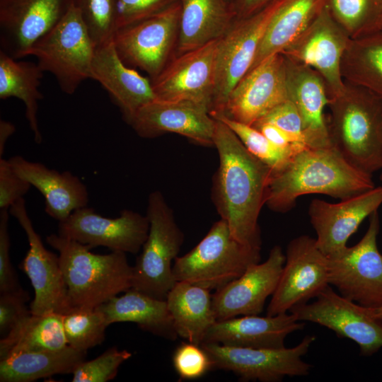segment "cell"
I'll return each instance as SVG.
<instances>
[{
	"label": "cell",
	"instance_id": "obj_1",
	"mask_svg": "<svg viewBox=\"0 0 382 382\" xmlns=\"http://www.w3.org/2000/svg\"><path fill=\"white\" fill-rule=\"evenodd\" d=\"M215 120L214 146L219 166L214 196L218 212L237 241L260 248L258 218L272 170L251 154L224 122Z\"/></svg>",
	"mask_w": 382,
	"mask_h": 382
},
{
	"label": "cell",
	"instance_id": "obj_2",
	"mask_svg": "<svg viewBox=\"0 0 382 382\" xmlns=\"http://www.w3.org/2000/svg\"><path fill=\"white\" fill-rule=\"evenodd\" d=\"M374 187L371 175L352 165L332 144L308 146L282 168L272 172L265 204L274 211L284 212L304 195L323 194L344 199Z\"/></svg>",
	"mask_w": 382,
	"mask_h": 382
},
{
	"label": "cell",
	"instance_id": "obj_3",
	"mask_svg": "<svg viewBox=\"0 0 382 382\" xmlns=\"http://www.w3.org/2000/svg\"><path fill=\"white\" fill-rule=\"evenodd\" d=\"M46 242L59 253L71 311L95 309L132 288L133 266L126 253H93L90 247L55 233Z\"/></svg>",
	"mask_w": 382,
	"mask_h": 382
},
{
	"label": "cell",
	"instance_id": "obj_4",
	"mask_svg": "<svg viewBox=\"0 0 382 382\" xmlns=\"http://www.w3.org/2000/svg\"><path fill=\"white\" fill-rule=\"evenodd\" d=\"M327 118L332 144L352 165L370 175L382 167V98L345 82L329 98Z\"/></svg>",
	"mask_w": 382,
	"mask_h": 382
},
{
	"label": "cell",
	"instance_id": "obj_5",
	"mask_svg": "<svg viewBox=\"0 0 382 382\" xmlns=\"http://www.w3.org/2000/svg\"><path fill=\"white\" fill-rule=\"evenodd\" d=\"M260 248L237 241L221 219L194 248L175 260L173 276L176 282L216 290L260 262Z\"/></svg>",
	"mask_w": 382,
	"mask_h": 382
},
{
	"label": "cell",
	"instance_id": "obj_6",
	"mask_svg": "<svg viewBox=\"0 0 382 382\" xmlns=\"http://www.w3.org/2000/svg\"><path fill=\"white\" fill-rule=\"evenodd\" d=\"M146 214L148 236L133 266L131 289L166 300L176 282L173 262L178 257L183 234L161 192L149 195Z\"/></svg>",
	"mask_w": 382,
	"mask_h": 382
},
{
	"label": "cell",
	"instance_id": "obj_7",
	"mask_svg": "<svg viewBox=\"0 0 382 382\" xmlns=\"http://www.w3.org/2000/svg\"><path fill=\"white\" fill-rule=\"evenodd\" d=\"M96 45L80 11L74 4L62 21L31 48L43 71L51 73L61 90L73 94L86 79H91Z\"/></svg>",
	"mask_w": 382,
	"mask_h": 382
},
{
	"label": "cell",
	"instance_id": "obj_8",
	"mask_svg": "<svg viewBox=\"0 0 382 382\" xmlns=\"http://www.w3.org/2000/svg\"><path fill=\"white\" fill-rule=\"evenodd\" d=\"M378 210L369 216L362 238L340 254L328 257V283L339 294L362 306H382V255L377 247Z\"/></svg>",
	"mask_w": 382,
	"mask_h": 382
},
{
	"label": "cell",
	"instance_id": "obj_9",
	"mask_svg": "<svg viewBox=\"0 0 382 382\" xmlns=\"http://www.w3.org/2000/svg\"><path fill=\"white\" fill-rule=\"evenodd\" d=\"M180 13L179 0L150 17L117 29L113 42L122 60L154 79L175 55Z\"/></svg>",
	"mask_w": 382,
	"mask_h": 382
},
{
	"label": "cell",
	"instance_id": "obj_10",
	"mask_svg": "<svg viewBox=\"0 0 382 382\" xmlns=\"http://www.w3.org/2000/svg\"><path fill=\"white\" fill-rule=\"evenodd\" d=\"M284 1L272 0L248 16L236 18L219 40L211 115L223 110L233 88L250 69L267 28Z\"/></svg>",
	"mask_w": 382,
	"mask_h": 382
},
{
	"label": "cell",
	"instance_id": "obj_11",
	"mask_svg": "<svg viewBox=\"0 0 382 382\" xmlns=\"http://www.w3.org/2000/svg\"><path fill=\"white\" fill-rule=\"evenodd\" d=\"M316 340L306 335L291 348H250L204 343L201 346L212 361V369L233 372L241 381L277 382L286 376L309 374L311 365L302 359Z\"/></svg>",
	"mask_w": 382,
	"mask_h": 382
},
{
	"label": "cell",
	"instance_id": "obj_12",
	"mask_svg": "<svg viewBox=\"0 0 382 382\" xmlns=\"http://www.w3.org/2000/svg\"><path fill=\"white\" fill-rule=\"evenodd\" d=\"M328 283V259L316 238L302 235L288 244L285 262L272 299L267 316L287 313L316 298Z\"/></svg>",
	"mask_w": 382,
	"mask_h": 382
},
{
	"label": "cell",
	"instance_id": "obj_13",
	"mask_svg": "<svg viewBox=\"0 0 382 382\" xmlns=\"http://www.w3.org/2000/svg\"><path fill=\"white\" fill-rule=\"evenodd\" d=\"M315 299L290 312L299 321L319 324L354 341L363 356H371L382 347V320L370 316L366 307L336 293L330 285Z\"/></svg>",
	"mask_w": 382,
	"mask_h": 382
},
{
	"label": "cell",
	"instance_id": "obj_14",
	"mask_svg": "<svg viewBox=\"0 0 382 382\" xmlns=\"http://www.w3.org/2000/svg\"><path fill=\"white\" fill-rule=\"evenodd\" d=\"M8 211L24 230L28 241L29 249L19 267L27 275L34 289L30 313L42 315L51 312L61 314L70 312L67 287L59 256L45 247L28 216L23 197L16 201Z\"/></svg>",
	"mask_w": 382,
	"mask_h": 382
},
{
	"label": "cell",
	"instance_id": "obj_15",
	"mask_svg": "<svg viewBox=\"0 0 382 382\" xmlns=\"http://www.w3.org/2000/svg\"><path fill=\"white\" fill-rule=\"evenodd\" d=\"M149 228L147 216L132 210L124 209L118 217L108 218L86 206L59 221L57 234L91 248L103 246L111 251L137 254L147 238Z\"/></svg>",
	"mask_w": 382,
	"mask_h": 382
},
{
	"label": "cell",
	"instance_id": "obj_16",
	"mask_svg": "<svg viewBox=\"0 0 382 382\" xmlns=\"http://www.w3.org/2000/svg\"><path fill=\"white\" fill-rule=\"evenodd\" d=\"M219 40L175 54L151 81L156 99L191 101L205 106L210 112L216 87Z\"/></svg>",
	"mask_w": 382,
	"mask_h": 382
},
{
	"label": "cell",
	"instance_id": "obj_17",
	"mask_svg": "<svg viewBox=\"0 0 382 382\" xmlns=\"http://www.w3.org/2000/svg\"><path fill=\"white\" fill-rule=\"evenodd\" d=\"M76 0H0L1 51L18 59L65 16Z\"/></svg>",
	"mask_w": 382,
	"mask_h": 382
},
{
	"label": "cell",
	"instance_id": "obj_18",
	"mask_svg": "<svg viewBox=\"0 0 382 382\" xmlns=\"http://www.w3.org/2000/svg\"><path fill=\"white\" fill-rule=\"evenodd\" d=\"M286 71V59L282 52L268 57L241 79L230 93L223 110L216 114L253 125L289 100Z\"/></svg>",
	"mask_w": 382,
	"mask_h": 382
},
{
	"label": "cell",
	"instance_id": "obj_19",
	"mask_svg": "<svg viewBox=\"0 0 382 382\" xmlns=\"http://www.w3.org/2000/svg\"><path fill=\"white\" fill-rule=\"evenodd\" d=\"M350 40L325 6L307 29L282 53L316 71L325 81L329 98H332L339 95L345 86L341 64Z\"/></svg>",
	"mask_w": 382,
	"mask_h": 382
},
{
	"label": "cell",
	"instance_id": "obj_20",
	"mask_svg": "<svg viewBox=\"0 0 382 382\" xmlns=\"http://www.w3.org/2000/svg\"><path fill=\"white\" fill-rule=\"evenodd\" d=\"M382 204V186L341 199L338 203L314 199L308 207L316 245L328 257L347 248V242L361 222Z\"/></svg>",
	"mask_w": 382,
	"mask_h": 382
},
{
	"label": "cell",
	"instance_id": "obj_21",
	"mask_svg": "<svg viewBox=\"0 0 382 382\" xmlns=\"http://www.w3.org/2000/svg\"><path fill=\"white\" fill-rule=\"evenodd\" d=\"M284 262L285 255L275 245L265 262L252 265L240 277L215 290L212 303L217 320L260 314L276 289Z\"/></svg>",
	"mask_w": 382,
	"mask_h": 382
},
{
	"label": "cell",
	"instance_id": "obj_22",
	"mask_svg": "<svg viewBox=\"0 0 382 382\" xmlns=\"http://www.w3.org/2000/svg\"><path fill=\"white\" fill-rule=\"evenodd\" d=\"M127 123L144 138L173 132L214 146L216 120L207 108L194 102L156 98L139 109Z\"/></svg>",
	"mask_w": 382,
	"mask_h": 382
},
{
	"label": "cell",
	"instance_id": "obj_23",
	"mask_svg": "<svg viewBox=\"0 0 382 382\" xmlns=\"http://www.w3.org/2000/svg\"><path fill=\"white\" fill-rule=\"evenodd\" d=\"M91 79L106 90L127 122L139 109L156 98L151 80L122 60L113 39L96 47Z\"/></svg>",
	"mask_w": 382,
	"mask_h": 382
},
{
	"label": "cell",
	"instance_id": "obj_24",
	"mask_svg": "<svg viewBox=\"0 0 382 382\" xmlns=\"http://www.w3.org/2000/svg\"><path fill=\"white\" fill-rule=\"evenodd\" d=\"M305 324L290 312L276 316L247 315L216 320L207 331L204 343L250 348H282L291 332Z\"/></svg>",
	"mask_w": 382,
	"mask_h": 382
},
{
	"label": "cell",
	"instance_id": "obj_25",
	"mask_svg": "<svg viewBox=\"0 0 382 382\" xmlns=\"http://www.w3.org/2000/svg\"><path fill=\"white\" fill-rule=\"evenodd\" d=\"M288 98L296 108L308 147L331 145L325 109L329 96L323 77L312 68L286 58Z\"/></svg>",
	"mask_w": 382,
	"mask_h": 382
},
{
	"label": "cell",
	"instance_id": "obj_26",
	"mask_svg": "<svg viewBox=\"0 0 382 382\" xmlns=\"http://www.w3.org/2000/svg\"><path fill=\"white\" fill-rule=\"evenodd\" d=\"M8 161L17 174L43 195L45 212L55 220L62 221L76 209L88 205L86 185L71 172H59L21 156H12Z\"/></svg>",
	"mask_w": 382,
	"mask_h": 382
},
{
	"label": "cell",
	"instance_id": "obj_27",
	"mask_svg": "<svg viewBox=\"0 0 382 382\" xmlns=\"http://www.w3.org/2000/svg\"><path fill=\"white\" fill-rule=\"evenodd\" d=\"M181 13L175 54L220 39L236 19L226 0H180Z\"/></svg>",
	"mask_w": 382,
	"mask_h": 382
},
{
	"label": "cell",
	"instance_id": "obj_28",
	"mask_svg": "<svg viewBox=\"0 0 382 382\" xmlns=\"http://www.w3.org/2000/svg\"><path fill=\"white\" fill-rule=\"evenodd\" d=\"M109 325L120 322L136 323L141 330L169 340L178 337L166 300L156 299L129 289L98 306Z\"/></svg>",
	"mask_w": 382,
	"mask_h": 382
},
{
	"label": "cell",
	"instance_id": "obj_29",
	"mask_svg": "<svg viewBox=\"0 0 382 382\" xmlns=\"http://www.w3.org/2000/svg\"><path fill=\"white\" fill-rule=\"evenodd\" d=\"M166 301L178 337L201 345L217 320L210 291L186 282H176Z\"/></svg>",
	"mask_w": 382,
	"mask_h": 382
},
{
	"label": "cell",
	"instance_id": "obj_30",
	"mask_svg": "<svg viewBox=\"0 0 382 382\" xmlns=\"http://www.w3.org/2000/svg\"><path fill=\"white\" fill-rule=\"evenodd\" d=\"M325 6V0H285L272 17L249 71L294 42Z\"/></svg>",
	"mask_w": 382,
	"mask_h": 382
},
{
	"label": "cell",
	"instance_id": "obj_31",
	"mask_svg": "<svg viewBox=\"0 0 382 382\" xmlns=\"http://www.w3.org/2000/svg\"><path fill=\"white\" fill-rule=\"evenodd\" d=\"M69 345L57 350L23 352L0 360L1 382H32L57 374H73L86 356Z\"/></svg>",
	"mask_w": 382,
	"mask_h": 382
},
{
	"label": "cell",
	"instance_id": "obj_32",
	"mask_svg": "<svg viewBox=\"0 0 382 382\" xmlns=\"http://www.w3.org/2000/svg\"><path fill=\"white\" fill-rule=\"evenodd\" d=\"M66 346L63 314L31 313L1 339L0 360L20 353L57 350Z\"/></svg>",
	"mask_w": 382,
	"mask_h": 382
},
{
	"label": "cell",
	"instance_id": "obj_33",
	"mask_svg": "<svg viewBox=\"0 0 382 382\" xmlns=\"http://www.w3.org/2000/svg\"><path fill=\"white\" fill-rule=\"evenodd\" d=\"M43 71L37 63L18 61L0 50V98L14 97L22 100L25 117L37 144L42 141L38 124L39 90Z\"/></svg>",
	"mask_w": 382,
	"mask_h": 382
},
{
	"label": "cell",
	"instance_id": "obj_34",
	"mask_svg": "<svg viewBox=\"0 0 382 382\" xmlns=\"http://www.w3.org/2000/svg\"><path fill=\"white\" fill-rule=\"evenodd\" d=\"M341 72L345 82L382 98V30L349 40L342 59Z\"/></svg>",
	"mask_w": 382,
	"mask_h": 382
},
{
	"label": "cell",
	"instance_id": "obj_35",
	"mask_svg": "<svg viewBox=\"0 0 382 382\" xmlns=\"http://www.w3.org/2000/svg\"><path fill=\"white\" fill-rule=\"evenodd\" d=\"M325 6L351 40L382 30V0H325Z\"/></svg>",
	"mask_w": 382,
	"mask_h": 382
},
{
	"label": "cell",
	"instance_id": "obj_36",
	"mask_svg": "<svg viewBox=\"0 0 382 382\" xmlns=\"http://www.w3.org/2000/svg\"><path fill=\"white\" fill-rule=\"evenodd\" d=\"M108 324L104 313L95 309H74L63 314V327L68 345L81 351L100 345Z\"/></svg>",
	"mask_w": 382,
	"mask_h": 382
},
{
	"label": "cell",
	"instance_id": "obj_37",
	"mask_svg": "<svg viewBox=\"0 0 382 382\" xmlns=\"http://www.w3.org/2000/svg\"><path fill=\"white\" fill-rule=\"evenodd\" d=\"M212 116L224 122L236 134L246 149L272 171L282 168L296 154L292 151L277 147L252 125L236 121L223 114Z\"/></svg>",
	"mask_w": 382,
	"mask_h": 382
},
{
	"label": "cell",
	"instance_id": "obj_38",
	"mask_svg": "<svg viewBox=\"0 0 382 382\" xmlns=\"http://www.w3.org/2000/svg\"><path fill=\"white\" fill-rule=\"evenodd\" d=\"M76 5L96 46L113 39L117 29V0H76Z\"/></svg>",
	"mask_w": 382,
	"mask_h": 382
},
{
	"label": "cell",
	"instance_id": "obj_39",
	"mask_svg": "<svg viewBox=\"0 0 382 382\" xmlns=\"http://www.w3.org/2000/svg\"><path fill=\"white\" fill-rule=\"evenodd\" d=\"M132 357L127 350L113 347L90 361H83L74 370L73 382H107L113 379L120 366Z\"/></svg>",
	"mask_w": 382,
	"mask_h": 382
},
{
	"label": "cell",
	"instance_id": "obj_40",
	"mask_svg": "<svg viewBox=\"0 0 382 382\" xmlns=\"http://www.w3.org/2000/svg\"><path fill=\"white\" fill-rule=\"evenodd\" d=\"M173 365L180 378L194 380L212 369V361L203 347L192 342H182L174 351Z\"/></svg>",
	"mask_w": 382,
	"mask_h": 382
},
{
	"label": "cell",
	"instance_id": "obj_41",
	"mask_svg": "<svg viewBox=\"0 0 382 382\" xmlns=\"http://www.w3.org/2000/svg\"><path fill=\"white\" fill-rule=\"evenodd\" d=\"M178 1L179 0H117V29L150 17Z\"/></svg>",
	"mask_w": 382,
	"mask_h": 382
},
{
	"label": "cell",
	"instance_id": "obj_42",
	"mask_svg": "<svg viewBox=\"0 0 382 382\" xmlns=\"http://www.w3.org/2000/svg\"><path fill=\"white\" fill-rule=\"evenodd\" d=\"M28 293L23 288L0 293V334L4 337L19 321L31 314Z\"/></svg>",
	"mask_w": 382,
	"mask_h": 382
},
{
	"label": "cell",
	"instance_id": "obj_43",
	"mask_svg": "<svg viewBox=\"0 0 382 382\" xmlns=\"http://www.w3.org/2000/svg\"><path fill=\"white\" fill-rule=\"evenodd\" d=\"M259 120L270 122L287 133L294 142L308 147L301 116L293 103L287 100L279 104Z\"/></svg>",
	"mask_w": 382,
	"mask_h": 382
},
{
	"label": "cell",
	"instance_id": "obj_44",
	"mask_svg": "<svg viewBox=\"0 0 382 382\" xmlns=\"http://www.w3.org/2000/svg\"><path fill=\"white\" fill-rule=\"evenodd\" d=\"M9 211H0V293L21 289L10 258Z\"/></svg>",
	"mask_w": 382,
	"mask_h": 382
},
{
	"label": "cell",
	"instance_id": "obj_45",
	"mask_svg": "<svg viewBox=\"0 0 382 382\" xmlns=\"http://www.w3.org/2000/svg\"><path fill=\"white\" fill-rule=\"evenodd\" d=\"M31 185L13 170L8 159L0 157V210L9 209L30 190Z\"/></svg>",
	"mask_w": 382,
	"mask_h": 382
},
{
	"label": "cell",
	"instance_id": "obj_46",
	"mask_svg": "<svg viewBox=\"0 0 382 382\" xmlns=\"http://www.w3.org/2000/svg\"><path fill=\"white\" fill-rule=\"evenodd\" d=\"M252 126L279 148L290 150L296 154L306 148L296 144L287 133L270 122L258 120Z\"/></svg>",
	"mask_w": 382,
	"mask_h": 382
},
{
	"label": "cell",
	"instance_id": "obj_47",
	"mask_svg": "<svg viewBox=\"0 0 382 382\" xmlns=\"http://www.w3.org/2000/svg\"><path fill=\"white\" fill-rule=\"evenodd\" d=\"M272 0H236L233 4L236 18L248 16L269 4Z\"/></svg>",
	"mask_w": 382,
	"mask_h": 382
},
{
	"label": "cell",
	"instance_id": "obj_48",
	"mask_svg": "<svg viewBox=\"0 0 382 382\" xmlns=\"http://www.w3.org/2000/svg\"><path fill=\"white\" fill-rule=\"evenodd\" d=\"M15 130L16 127L11 122L0 120V157L4 155L6 143Z\"/></svg>",
	"mask_w": 382,
	"mask_h": 382
},
{
	"label": "cell",
	"instance_id": "obj_49",
	"mask_svg": "<svg viewBox=\"0 0 382 382\" xmlns=\"http://www.w3.org/2000/svg\"><path fill=\"white\" fill-rule=\"evenodd\" d=\"M366 310L370 316L377 319L382 320V306L374 308H366Z\"/></svg>",
	"mask_w": 382,
	"mask_h": 382
},
{
	"label": "cell",
	"instance_id": "obj_50",
	"mask_svg": "<svg viewBox=\"0 0 382 382\" xmlns=\"http://www.w3.org/2000/svg\"><path fill=\"white\" fill-rule=\"evenodd\" d=\"M228 4H233L236 0H226Z\"/></svg>",
	"mask_w": 382,
	"mask_h": 382
},
{
	"label": "cell",
	"instance_id": "obj_51",
	"mask_svg": "<svg viewBox=\"0 0 382 382\" xmlns=\"http://www.w3.org/2000/svg\"><path fill=\"white\" fill-rule=\"evenodd\" d=\"M381 169H382V167H381ZM381 180H382V172H381Z\"/></svg>",
	"mask_w": 382,
	"mask_h": 382
}]
</instances>
